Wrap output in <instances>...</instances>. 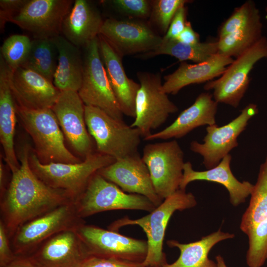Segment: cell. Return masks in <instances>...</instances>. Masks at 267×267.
Wrapping results in <instances>:
<instances>
[{"label":"cell","instance_id":"4dcf8cb0","mask_svg":"<svg viewBox=\"0 0 267 267\" xmlns=\"http://www.w3.org/2000/svg\"><path fill=\"white\" fill-rule=\"evenodd\" d=\"M261 18L217 41L218 53L237 57L263 37Z\"/></svg>","mask_w":267,"mask_h":267},{"label":"cell","instance_id":"30bf717a","mask_svg":"<svg viewBox=\"0 0 267 267\" xmlns=\"http://www.w3.org/2000/svg\"><path fill=\"white\" fill-rule=\"evenodd\" d=\"M265 58H267V38L263 36L236 57L220 78L207 82L204 89L213 90V97L218 103L237 107L248 88L251 71L257 62Z\"/></svg>","mask_w":267,"mask_h":267},{"label":"cell","instance_id":"4316f807","mask_svg":"<svg viewBox=\"0 0 267 267\" xmlns=\"http://www.w3.org/2000/svg\"><path fill=\"white\" fill-rule=\"evenodd\" d=\"M234 236L233 233L219 229L200 240L188 243L169 240L167 245L178 249L180 254L175 262L172 264L166 263L162 267H217L216 262L208 257L211 250L218 243L232 239Z\"/></svg>","mask_w":267,"mask_h":267},{"label":"cell","instance_id":"83f0119b","mask_svg":"<svg viewBox=\"0 0 267 267\" xmlns=\"http://www.w3.org/2000/svg\"><path fill=\"white\" fill-rule=\"evenodd\" d=\"M218 53L217 41L200 42L195 44H188L177 40H164L154 51L144 54V57L158 55H169L179 61L190 60L196 63L208 60Z\"/></svg>","mask_w":267,"mask_h":267},{"label":"cell","instance_id":"9c48e42d","mask_svg":"<svg viewBox=\"0 0 267 267\" xmlns=\"http://www.w3.org/2000/svg\"><path fill=\"white\" fill-rule=\"evenodd\" d=\"M140 85L135 99V117L130 125L138 129L144 138L161 126L178 109L163 90L160 73L136 74Z\"/></svg>","mask_w":267,"mask_h":267},{"label":"cell","instance_id":"44dd1931","mask_svg":"<svg viewBox=\"0 0 267 267\" xmlns=\"http://www.w3.org/2000/svg\"><path fill=\"white\" fill-rule=\"evenodd\" d=\"M231 159L229 154L216 166L203 171H195L189 161L185 162L179 189L185 190L189 183L196 180L214 182L226 189L232 206L236 207L243 203L250 196L254 184L248 181H240L235 177L230 168Z\"/></svg>","mask_w":267,"mask_h":267},{"label":"cell","instance_id":"52a82bcc","mask_svg":"<svg viewBox=\"0 0 267 267\" xmlns=\"http://www.w3.org/2000/svg\"><path fill=\"white\" fill-rule=\"evenodd\" d=\"M74 202L77 212L83 219L107 211L136 210L150 213L156 208L146 197L127 193L97 173Z\"/></svg>","mask_w":267,"mask_h":267},{"label":"cell","instance_id":"f1b7e54d","mask_svg":"<svg viewBox=\"0 0 267 267\" xmlns=\"http://www.w3.org/2000/svg\"><path fill=\"white\" fill-rule=\"evenodd\" d=\"M248 206L240 224L245 234L257 224L267 222V154L260 167L256 182L250 195Z\"/></svg>","mask_w":267,"mask_h":267},{"label":"cell","instance_id":"7bdbcfd3","mask_svg":"<svg viewBox=\"0 0 267 267\" xmlns=\"http://www.w3.org/2000/svg\"><path fill=\"white\" fill-rule=\"evenodd\" d=\"M217 267H227L223 258L221 255H218L216 257Z\"/></svg>","mask_w":267,"mask_h":267},{"label":"cell","instance_id":"836d02e7","mask_svg":"<svg viewBox=\"0 0 267 267\" xmlns=\"http://www.w3.org/2000/svg\"><path fill=\"white\" fill-rule=\"evenodd\" d=\"M151 1V19L165 34L178 10L189 2L186 0H155Z\"/></svg>","mask_w":267,"mask_h":267},{"label":"cell","instance_id":"7402d4cb","mask_svg":"<svg viewBox=\"0 0 267 267\" xmlns=\"http://www.w3.org/2000/svg\"><path fill=\"white\" fill-rule=\"evenodd\" d=\"M218 103L208 92L200 93L194 102L182 111L170 125L162 131L145 137V140L180 138L195 128L216 124Z\"/></svg>","mask_w":267,"mask_h":267},{"label":"cell","instance_id":"8d00e7d4","mask_svg":"<svg viewBox=\"0 0 267 267\" xmlns=\"http://www.w3.org/2000/svg\"><path fill=\"white\" fill-rule=\"evenodd\" d=\"M3 222L0 221V267H4L16 258Z\"/></svg>","mask_w":267,"mask_h":267},{"label":"cell","instance_id":"ab89813d","mask_svg":"<svg viewBox=\"0 0 267 267\" xmlns=\"http://www.w3.org/2000/svg\"><path fill=\"white\" fill-rule=\"evenodd\" d=\"M176 40L188 44H195L200 42L199 34L193 29L189 21H187L184 29Z\"/></svg>","mask_w":267,"mask_h":267},{"label":"cell","instance_id":"6da1fadb","mask_svg":"<svg viewBox=\"0 0 267 267\" xmlns=\"http://www.w3.org/2000/svg\"><path fill=\"white\" fill-rule=\"evenodd\" d=\"M30 147L19 154L20 167L12 173L10 182L0 196V220L10 238L27 222L59 206L74 201L66 191L52 188L34 174L29 162Z\"/></svg>","mask_w":267,"mask_h":267},{"label":"cell","instance_id":"e575fe53","mask_svg":"<svg viewBox=\"0 0 267 267\" xmlns=\"http://www.w3.org/2000/svg\"><path fill=\"white\" fill-rule=\"evenodd\" d=\"M120 12L128 16L146 18L150 16L151 1L146 0H113L109 1Z\"/></svg>","mask_w":267,"mask_h":267},{"label":"cell","instance_id":"ba28073f","mask_svg":"<svg viewBox=\"0 0 267 267\" xmlns=\"http://www.w3.org/2000/svg\"><path fill=\"white\" fill-rule=\"evenodd\" d=\"M85 47L81 87L78 93L85 105L97 107L117 120L123 113L111 87L102 60L98 37Z\"/></svg>","mask_w":267,"mask_h":267},{"label":"cell","instance_id":"e0dca14e","mask_svg":"<svg viewBox=\"0 0 267 267\" xmlns=\"http://www.w3.org/2000/svg\"><path fill=\"white\" fill-rule=\"evenodd\" d=\"M51 109L74 149L85 157L93 153L92 141L86 128L85 104L78 92L61 91Z\"/></svg>","mask_w":267,"mask_h":267},{"label":"cell","instance_id":"ac0fdd59","mask_svg":"<svg viewBox=\"0 0 267 267\" xmlns=\"http://www.w3.org/2000/svg\"><path fill=\"white\" fill-rule=\"evenodd\" d=\"M9 83L17 105L29 109L52 108L61 92L42 75L21 67L10 70Z\"/></svg>","mask_w":267,"mask_h":267},{"label":"cell","instance_id":"ee69618b","mask_svg":"<svg viewBox=\"0 0 267 267\" xmlns=\"http://www.w3.org/2000/svg\"><path fill=\"white\" fill-rule=\"evenodd\" d=\"M265 10L266 12L267 13V6L266 7Z\"/></svg>","mask_w":267,"mask_h":267},{"label":"cell","instance_id":"7c38bea8","mask_svg":"<svg viewBox=\"0 0 267 267\" xmlns=\"http://www.w3.org/2000/svg\"><path fill=\"white\" fill-rule=\"evenodd\" d=\"M142 158L161 199L164 200L179 189L185 162L183 152L177 140L147 144Z\"/></svg>","mask_w":267,"mask_h":267},{"label":"cell","instance_id":"7a4b0ae2","mask_svg":"<svg viewBox=\"0 0 267 267\" xmlns=\"http://www.w3.org/2000/svg\"><path fill=\"white\" fill-rule=\"evenodd\" d=\"M196 204L195 197L192 193L179 189L148 215L134 220L125 217L112 222L108 229L118 231L126 225L140 227L146 235L148 245L147 255L142 262L144 267H162L167 263L163 246L170 219L175 212L192 208Z\"/></svg>","mask_w":267,"mask_h":267},{"label":"cell","instance_id":"484cf974","mask_svg":"<svg viewBox=\"0 0 267 267\" xmlns=\"http://www.w3.org/2000/svg\"><path fill=\"white\" fill-rule=\"evenodd\" d=\"M53 39L58 53L53 84L61 91L78 92L82 85L84 71V59L79 47L61 35Z\"/></svg>","mask_w":267,"mask_h":267},{"label":"cell","instance_id":"5b68a950","mask_svg":"<svg viewBox=\"0 0 267 267\" xmlns=\"http://www.w3.org/2000/svg\"><path fill=\"white\" fill-rule=\"evenodd\" d=\"M85 118L98 152L116 160L138 153L142 136L138 129L91 106L85 105Z\"/></svg>","mask_w":267,"mask_h":267},{"label":"cell","instance_id":"8992f818","mask_svg":"<svg viewBox=\"0 0 267 267\" xmlns=\"http://www.w3.org/2000/svg\"><path fill=\"white\" fill-rule=\"evenodd\" d=\"M85 222L74 201L62 205L21 225L10 238L12 249L16 256H29L53 235Z\"/></svg>","mask_w":267,"mask_h":267},{"label":"cell","instance_id":"603a6c76","mask_svg":"<svg viewBox=\"0 0 267 267\" xmlns=\"http://www.w3.org/2000/svg\"><path fill=\"white\" fill-rule=\"evenodd\" d=\"M10 69L0 55V141L5 161L11 172H16L20 162L14 150V137L16 123V103L9 83Z\"/></svg>","mask_w":267,"mask_h":267},{"label":"cell","instance_id":"9a60e30c","mask_svg":"<svg viewBox=\"0 0 267 267\" xmlns=\"http://www.w3.org/2000/svg\"><path fill=\"white\" fill-rule=\"evenodd\" d=\"M99 34L122 57L152 52L160 45L163 40L144 22L113 18L104 21Z\"/></svg>","mask_w":267,"mask_h":267},{"label":"cell","instance_id":"d6986e66","mask_svg":"<svg viewBox=\"0 0 267 267\" xmlns=\"http://www.w3.org/2000/svg\"><path fill=\"white\" fill-rule=\"evenodd\" d=\"M29 256L42 267H80L88 257L76 228L55 234Z\"/></svg>","mask_w":267,"mask_h":267},{"label":"cell","instance_id":"d4e9b609","mask_svg":"<svg viewBox=\"0 0 267 267\" xmlns=\"http://www.w3.org/2000/svg\"><path fill=\"white\" fill-rule=\"evenodd\" d=\"M103 22L99 12L89 1L76 0L64 20L61 33L75 46L86 47L98 37Z\"/></svg>","mask_w":267,"mask_h":267},{"label":"cell","instance_id":"d6a6232c","mask_svg":"<svg viewBox=\"0 0 267 267\" xmlns=\"http://www.w3.org/2000/svg\"><path fill=\"white\" fill-rule=\"evenodd\" d=\"M259 9L252 0H247L236 8L232 14L220 26L219 39L242 28L253 21L260 18Z\"/></svg>","mask_w":267,"mask_h":267},{"label":"cell","instance_id":"d590c367","mask_svg":"<svg viewBox=\"0 0 267 267\" xmlns=\"http://www.w3.org/2000/svg\"><path fill=\"white\" fill-rule=\"evenodd\" d=\"M80 267H144L142 263L89 256Z\"/></svg>","mask_w":267,"mask_h":267},{"label":"cell","instance_id":"cb8c5ba5","mask_svg":"<svg viewBox=\"0 0 267 267\" xmlns=\"http://www.w3.org/2000/svg\"><path fill=\"white\" fill-rule=\"evenodd\" d=\"M234 60L218 53L208 60L194 64L181 62L175 71L164 77L163 90L167 94H176L187 86L211 81L221 76Z\"/></svg>","mask_w":267,"mask_h":267},{"label":"cell","instance_id":"f35d334b","mask_svg":"<svg viewBox=\"0 0 267 267\" xmlns=\"http://www.w3.org/2000/svg\"><path fill=\"white\" fill-rule=\"evenodd\" d=\"M28 0H0V29L24 6Z\"/></svg>","mask_w":267,"mask_h":267},{"label":"cell","instance_id":"1f68e13d","mask_svg":"<svg viewBox=\"0 0 267 267\" xmlns=\"http://www.w3.org/2000/svg\"><path fill=\"white\" fill-rule=\"evenodd\" d=\"M32 41L26 35L15 34L8 37L0 47L4 61L11 71L21 67L30 51Z\"/></svg>","mask_w":267,"mask_h":267},{"label":"cell","instance_id":"74e56055","mask_svg":"<svg viewBox=\"0 0 267 267\" xmlns=\"http://www.w3.org/2000/svg\"><path fill=\"white\" fill-rule=\"evenodd\" d=\"M186 14L187 8L185 5L181 6L178 10L166 34L163 37L164 40L177 39L185 27L187 22Z\"/></svg>","mask_w":267,"mask_h":267},{"label":"cell","instance_id":"f546056e","mask_svg":"<svg viewBox=\"0 0 267 267\" xmlns=\"http://www.w3.org/2000/svg\"><path fill=\"white\" fill-rule=\"evenodd\" d=\"M58 56V50L53 38L34 39L21 67L35 71L53 83Z\"/></svg>","mask_w":267,"mask_h":267},{"label":"cell","instance_id":"60d3db41","mask_svg":"<svg viewBox=\"0 0 267 267\" xmlns=\"http://www.w3.org/2000/svg\"><path fill=\"white\" fill-rule=\"evenodd\" d=\"M4 267H42L30 256H17Z\"/></svg>","mask_w":267,"mask_h":267},{"label":"cell","instance_id":"8fae6325","mask_svg":"<svg viewBox=\"0 0 267 267\" xmlns=\"http://www.w3.org/2000/svg\"><path fill=\"white\" fill-rule=\"evenodd\" d=\"M88 257L142 263L146 258L147 240L135 239L118 231L83 223L76 228Z\"/></svg>","mask_w":267,"mask_h":267},{"label":"cell","instance_id":"4fadbf2b","mask_svg":"<svg viewBox=\"0 0 267 267\" xmlns=\"http://www.w3.org/2000/svg\"><path fill=\"white\" fill-rule=\"evenodd\" d=\"M258 112L257 105L250 103L229 123L221 127L216 124L208 126L203 143L192 141L190 149L203 157V164L207 169L216 166L238 146V137L245 130L249 121Z\"/></svg>","mask_w":267,"mask_h":267},{"label":"cell","instance_id":"ffe728a7","mask_svg":"<svg viewBox=\"0 0 267 267\" xmlns=\"http://www.w3.org/2000/svg\"><path fill=\"white\" fill-rule=\"evenodd\" d=\"M98 37L101 58L120 108L123 114L135 118V99L140 85L127 76L122 57L102 36Z\"/></svg>","mask_w":267,"mask_h":267},{"label":"cell","instance_id":"5bb4252c","mask_svg":"<svg viewBox=\"0 0 267 267\" xmlns=\"http://www.w3.org/2000/svg\"><path fill=\"white\" fill-rule=\"evenodd\" d=\"M72 0H28L9 22L32 35L34 39L53 38L62 32L64 20Z\"/></svg>","mask_w":267,"mask_h":267},{"label":"cell","instance_id":"b9f144b4","mask_svg":"<svg viewBox=\"0 0 267 267\" xmlns=\"http://www.w3.org/2000/svg\"><path fill=\"white\" fill-rule=\"evenodd\" d=\"M5 173L4 167L1 161L0 162V196H1L5 190Z\"/></svg>","mask_w":267,"mask_h":267},{"label":"cell","instance_id":"3957f363","mask_svg":"<svg viewBox=\"0 0 267 267\" xmlns=\"http://www.w3.org/2000/svg\"><path fill=\"white\" fill-rule=\"evenodd\" d=\"M115 161L114 158L98 152L75 164H43L31 151L29 156L30 166L39 178L49 186L67 191L74 201L84 192L94 174Z\"/></svg>","mask_w":267,"mask_h":267},{"label":"cell","instance_id":"277c9868","mask_svg":"<svg viewBox=\"0 0 267 267\" xmlns=\"http://www.w3.org/2000/svg\"><path fill=\"white\" fill-rule=\"evenodd\" d=\"M16 109L34 143V153L42 163L81 162L66 148L63 132L51 108L33 110L16 104Z\"/></svg>","mask_w":267,"mask_h":267},{"label":"cell","instance_id":"2e32d148","mask_svg":"<svg viewBox=\"0 0 267 267\" xmlns=\"http://www.w3.org/2000/svg\"><path fill=\"white\" fill-rule=\"evenodd\" d=\"M97 173L125 192L146 197L156 207L164 200L157 194L149 170L138 153L116 160Z\"/></svg>","mask_w":267,"mask_h":267}]
</instances>
